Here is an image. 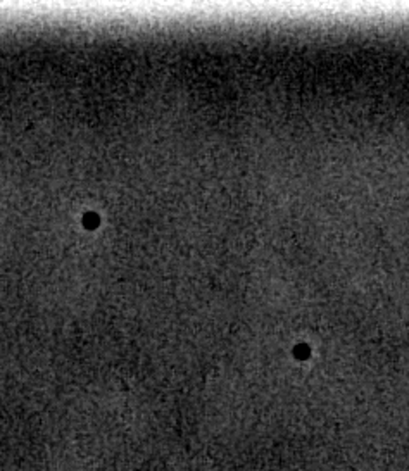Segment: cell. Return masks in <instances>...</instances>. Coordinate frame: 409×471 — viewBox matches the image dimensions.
<instances>
[{
	"label": "cell",
	"instance_id": "6da1fadb",
	"mask_svg": "<svg viewBox=\"0 0 409 471\" xmlns=\"http://www.w3.org/2000/svg\"><path fill=\"white\" fill-rule=\"evenodd\" d=\"M306 349H307L306 345H300V347H297V349H295V354H297V356H306V354H307Z\"/></svg>",
	"mask_w": 409,
	"mask_h": 471
}]
</instances>
